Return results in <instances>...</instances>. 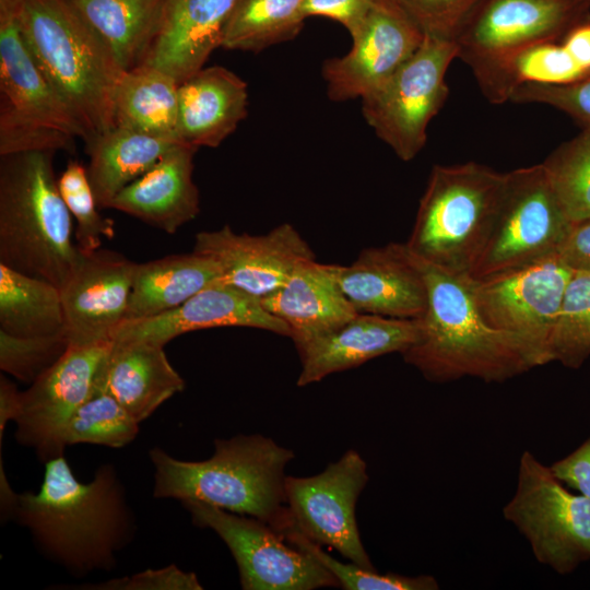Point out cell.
<instances>
[{
	"label": "cell",
	"mask_w": 590,
	"mask_h": 590,
	"mask_svg": "<svg viewBox=\"0 0 590 590\" xmlns=\"http://www.w3.org/2000/svg\"><path fill=\"white\" fill-rule=\"evenodd\" d=\"M45 463L37 493L19 494L14 517L49 559L75 575L110 570L135 533L125 488L111 464L80 482L63 455Z\"/></svg>",
	"instance_id": "cell-1"
},
{
	"label": "cell",
	"mask_w": 590,
	"mask_h": 590,
	"mask_svg": "<svg viewBox=\"0 0 590 590\" xmlns=\"http://www.w3.org/2000/svg\"><path fill=\"white\" fill-rule=\"evenodd\" d=\"M416 258L427 286V306L418 319L417 341L401 354L406 364L433 382L464 377L504 382L532 369L520 343L482 319L470 275Z\"/></svg>",
	"instance_id": "cell-2"
},
{
	"label": "cell",
	"mask_w": 590,
	"mask_h": 590,
	"mask_svg": "<svg viewBox=\"0 0 590 590\" xmlns=\"http://www.w3.org/2000/svg\"><path fill=\"white\" fill-rule=\"evenodd\" d=\"M294 452L255 434L214 440L213 455L184 461L160 447L150 450L153 496L199 500L274 526L286 512L285 468Z\"/></svg>",
	"instance_id": "cell-3"
},
{
	"label": "cell",
	"mask_w": 590,
	"mask_h": 590,
	"mask_svg": "<svg viewBox=\"0 0 590 590\" xmlns=\"http://www.w3.org/2000/svg\"><path fill=\"white\" fill-rule=\"evenodd\" d=\"M55 153L1 156L0 262L61 288L81 250L71 239V213L54 173Z\"/></svg>",
	"instance_id": "cell-4"
},
{
	"label": "cell",
	"mask_w": 590,
	"mask_h": 590,
	"mask_svg": "<svg viewBox=\"0 0 590 590\" xmlns=\"http://www.w3.org/2000/svg\"><path fill=\"white\" fill-rule=\"evenodd\" d=\"M19 25L36 64L79 118L87 140L115 127L114 94L123 70L73 5L23 0Z\"/></svg>",
	"instance_id": "cell-5"
},
{
	"label": "cell",
	"mask_w": 590,
	"mask_h": 590,
	"mask_svg": "<svg viewBox=\"0 0 590 590\" xmlns=\"http://www.w3.org/2000/svg\"><path fill=\"white\" fill-rule=\"evenodd\" d=\"M505 177L475 162L435 165L405 243L411 252L470 275L488 238Z\"/></svg>",
	"instance_id": "cell-6"
},
{
	"label": "cell",
	"mask_w": 590,
	"mask_h": 590,
	"mask_svg": "<svg viewBox=\"0 0 590 590\" xmlns=\"http://www.w3.org/2000/svg\"><path fill=\"white\" fill-rule=\"evenodd\" d=\"M20 8H0V156L75 152L88 134L33 59L20 30Z\"/></svg>",
	"instance_id": "cell-7"
},
{
	"label": "cell",
	"mask_w": 590,
	"mask_h": 590,
	"mask_svg": "<svg viewBox=\"0 0 590 590\" xmlns=\"http://www.w3.org/2000/svg\"><path fill=\"white\" fill-rule=\"evenodd\" d=\"M503 515L534 558L557 574L590 560V498L568 489L528 450L520 456L516 489Z\"/></svg>",
	"instance_id": "cell-8"
},
{
	"label": "cell",
	"mask_w": 590,
	"mask_h": 590,
	"mask_svg": "<svg viewBox=\"0 0 590 590\" xmlns=\"http://www.w3.org/2000/svg\"><path fill=\"white\" fill-rule=\"evenodd\" d=\"M573 225L542 163L507 172L488 238L470 276L479 280L556 256Z\"/></svg>",
	"instance_id": "cell-9"
},
{
	"label": "cell",
	"mask_w": 590,
	"mask_h": 590,
	"mask_svg": "<svg viewBox=\"0 0 590 590\" xmlns=\"http://www.w3.org/2000/svg\"><path fill=\"white\" fill-rule=\"evenodd\" d=\"M456 58L455 40L425 35L397 72L361 98L364 119L400 160L412 161L425 146L428 125L447 99L446 73Z\"/></svg>",
	"instance_id": "cell-10"
},
{
	"label": "cell",
	"mask_w": 590,
	"mask_h": 590,
	"mask_svg": "<svg viewBox=\"0 0 590 590\" xmlns=\"http://www.w3.org/2000/svg\"><path fill=\"white\" fill-rule=\"evenodd\" d=\"M574 271L557 256L473 280V296L491 328L515 338L532 368L552 362L551 340Z\"/></svg>",
	"instance_id": "cell-11"
},
{
	"label": "cell",
	"mask_w": 590,
	"mask_h": 590,
	"mask_svg": "<svg viewBox=\"0 0 590 590\" xmlns=\"http://www.w3.org/2000/svg\"><path fill=\"white\" fill-rule=\"evenodd\" d=\"M194 526L213 530L229 548L244 590H314L339 587L310 555L268 523L199 500H182Z\"/></svg>",
	"instance_id": "cell-12"
},
{
	"label": "cell",
	"mask_w": 590,
	"mask_h": 590,
	"mask_svg": "<svg viewBox=\"0 0 590 590\" xmlns=\"http://www.w3.org/2000/svg\"><path fill=\"white\" fill-rule=\"evenodd\" d=\"M569 0H481L455 42L458 58L482 90L517 52L536 43L559 40L574 25Z\"/></svg>",
	"instance_id": "cell-13"
},
{
	"label": "cell",
	"mask_w": 590,
	"mask_h": 590,
	"mask_svg": "<svg viewBox=\"0 0 590 590\" xmlns=\"http://www.w3.org/2000/svg\"><path fill=\"white\" fill-rule=\"evenodd\" d=\"M367 464L350 449L312 476H286L285 502L294 526L309 540L337 550L352 563L376 570L362 543L356 503L368 482Z\"/></svg>",
	"instance_id": "cell-14"
},
{
	"label": "cell",
	"mask_w": 590,
	"mask_h": 590,
	"mask_svg": "<svg viewBox=\"0 0 590 590\" xmlns=\"http://www.w3.org/2000/svg\"><path fill=\"white\" fill-rule=\"evenodd\" d=\"M352 47L321 69L333 102L362 98L397 72L420 48L425 34L397 0H374Z\"/></svg>",
	"instance_id": "cell-15"
},
{
	"label": "cell",
	"mask_w": 590,
	"mask_h": 590,
	"mask_svg": "<svg viewBox=\"0 0 590 590\" xmlns=\"http://www.w3.org/2000/svg\"><path fill=\"white\" fill-rule=\"evenodd\" d=\"M111 341L70 345L63 356L21 394L16 440L47 460L63 455L61 438L75 411L96 391Z\"/></svg>",
	"instance_id": "cell-16"
},
{
	"label": "cell",
	"mask_w": 590,
	"mask_h": 590,
	"mask_svg": "<svg viewBox=\"0 0 590 590\" xmlns=\"http://www.w3.org/2000/svg\"><path fill=\"white\" fill-rule=\"evenodd\" d=\"M193 250L213 258L221 282L262 299L280 288L295 268L315 255L291 224L264 235L235 233L228 225L196 235Z\"/></svg>",
	"instance_id": "cell-17"
},
{
	"label": "cell",
	"mask_w": 590,
	"mask_h": 590,
	"mask_svg": "<svg viewBox=\"0 0 590 590\" xmlns=\"http://www.w3.org/2000/svg\"><path fill=\"white\" fill-rule=\"evenodd\" d=\"M135 267L110 250L81 251L74 271L60 288L70 345L111 340L126 317Z\"/></svg>",
	"instance_id": "cell-18"
},
{
	"label": "cell",
	"mask_w": 590,
	"mask_h": 590,
	"mask_svg": "<svg viewBox=\"0 0 590 590\" xmlns=\"http://www.w3.org/2000/svg\"><path fill=\"white\" fill-rule=\"evenodd\" d=\"M332 266L356 312L397 319L423 317L427 286L418 260L405 243L367 248L351 264Z\"/></svg>",
	"instance_id": "cell-19"
},
{
	"label": "cell",
	"mask_w": 590,
	"mask_h": 590,
	"mask_svg": "<svg viewBox=\"0 0 590 590\" xmlns=\"http://www.w3.org/2000/svg\"><path fill=\"white\" fill-rule=\"evenodd\" d=\"M217 327L257 328L290 338L287 324L270 314L261 299L220 281L174 309L121 321L111 340H142L165 345L184 333Z\"/></svg>",
	"instance_id": "cell-20"
},
{
	"label": "cell",
	"mask_w": 590,
	"mask_h": 590,
	"mask_svg": "<svg viewBox=\"0 0 590 590\" xmlns=\"http://www.w3.org/2000/svg\"><path fill=\"white\" fill-rule=\"evenodd\" d=\"M420 337L418 319H397L357 312L349 321L298 350L297 386L318 382L389 354H402Z\"/></svg>",
	"instance_id": "cell-21"
},
{
	"label": "cell",
	"mask_w": 590,
	"mask_h": 590,
	"mask_svg": "<svg viewBox=\"0 0 590 590\" xmlns=\"http://www.w3.org/2000/svg\"><path fill=\"white\" fill-rule=\"evenodd\" d=\"M236 0H166L143 62L179 83L202 69L221 42Z\"/></svg>",
	"instance_id": "cell-22"
},
{
	"label": "cell",
	"mask_w": 590,
	"mask_h": 590,
	"mask_svg": "<svg viewBox=\"0 0 590 590\" xmlns=\"http://www.w3.org/2000/svg\"><path fill=\"white\" fill-rule=\"evenodd\" d=\"M184 388L164 345L142 340H113L96 381V391L111 396L138 423Z\"/></svg>",
	"instance_id": "cell-23"
},
{
	"label": "cell",
	"mask_w": 590,
	"mask_h": 590,
	"mask_svg": "<svg viewBox=\"0 0 590 590\" xmlns=\"http://www.w3.org/2000/svg\"><path fill=\"white\" fill-rule=\"evenodd\" d=\"M197 148L180 143L153 167L126 186L109 209L129 214L167 234L176 233L199 213V191L192 179Z\"/></svg>",
	"instance_id": "cell-24"
},
{
	"label": "cell",
	"mask_w": 590,
	"mask_h": 590,
	"mask_svg": "<svg viewBox=\"0 0 590 590\" xmlns=\"http://www.w3.org/2000/svg\"><path fill=\"white\" fill-rule=\"evenodd\" d=\"M261 303L287 324L297 351L357 314L343 295L333 266L316 259L299 263L286 282Z\"/></svg>",
	"instance_id": "cell-25"
},
{
	"label": "cell",
	"mask_w": 590,
	"mask_h": 590,
	"mask_svg": "<svg viewBox=\"0 0 590 590\" xmlns=\"http://www.w3.org/2000/svg\"><path fill=\"white\" fill-rule=\"evenodd\" d=\"M247 83L233 71L203 67L179 83L177 135L197 149L216 148L247 116Z\"/></svg>",
	"instance_id": "cell-26"
},
{
	"label": "cell",
	"mask_w": 590,
	"mask_h": 590,
	"mask_svg": "<svg viewBox=\"0 0 590 590\" xmlns=\"http://www.w3.org/2000/svg\"><path fill=\"white\" fill-rule=\"evenodd\" d=\"M84 143L88 156L87 176L97 205L109 209L126 186L184 142L115 126Z\"/></svg>",
	"instance_id": "cell-27"
},
{
	"label": "cell",
	"mask_w": 590,
	"mask_h": 590,
	"mask_svg": "<svg viewBox=\"0 0 590 590\" xmlns=\"http://www.w3.org/2000/svg\"><path fill=\"white\" fill-rule=\"evenodd\" d=\"M221 276L219 263L194 250L137 263L123 320L149 318L174 309L220 282Z\"/></svg>",
	"instance_id": "cell-28"
},
{
	"label": "cell",
	"mask_w": 590,
	"mask_h": 590,
	"mask_svg": "<svg viewBox=\"0 0 590 590\" xmlns=\"http://www.w3.org/2000/svg\"><path fill=\"white\" fill-rule=\"evenodd\" d=\"M106 45L121 70L143 62L166 0H68Z\"/></svg>",
	"instance_id": "cell-29"
},
{
	"label": "cell",
	"mask_w": 590,
	"mask_h": 590,
	"mask_svg": "<svg viewBox=\"0 0 590 590\" xmlns=\"http://www.w3.org/2000/svg\"><path fill=\"white\" fill-rule=\"evenodd\" d=\"M178 88L174 76L145 62L123 71L114 94L115 126L179 140Z\"/></svg>",
	"instance_id": "cell-30"
},
{
	"label": "cell",
	"mask_w": 590,
	"mask_h": 590,
	"mask_svg": "<svg viewBox=\"0 0 590 590\" xmlns=\"http://www.w3.org/2000/svg\"><path fill=\"white\" fill-rule=\"evenodd\" d=\"M0 330L15 337L66 332L60 288L0 262Z\"/></svg>",
	"instance_id": "cell-31"
},
{
	"label": "cell",
	"mask_w": 590,
	"mask_h": 590,
	"mask_svg": "<svg viewBox=\"0 0 590 590\" xmlns=\"http://www.w3.org/2000/svg\"><path fill=\"white\" fill-rule=\"evenodd\" d=\"M305 20L303 0H236L221 47L259 52L295 38Z\"/></svg>",
	"instance_id": "cell-32"
},
{
	"label": "cell",
	"mask_w": 590,
	"mask_h": 590,
	"mask_svg": "<svg viewBox=\"0 0 590 590\" xmlns=\"http://www.w3.org/2000/svg\"><path fill=\"white\" fill-rule=\"evenodd\" d=\"M542 165L568 220H590V129L560 144Z\"/></svg>",
	"instance_id": "cell-33"
},
{
	"label": "cell",
	"mask_w": 590,
	"mask_h": 590,
	"mask_svg": "<svg viewBox=\"0 0 590 590\" xmlns=\"http://www.w3.org/2000/svg\"><path fill=\"white\" fill-rule=\"evenodd\" d=\"M286 542L310 555L326 568L345 590H436L437 580L429 575L404 576L394 573L378 574L354 563L335 559L321 548V545L306 538L292 522L288 515L283 516L273 527Z\"/></svg>",
	"instance_id": "cell-34"
},
{
	"label": "cell",
	"mask_w": 590,
	"mask_h": 590,
	"mask_svg": "<svg viewBox=\"0 0 590 590\" xmlns=\"http://www.w3.org/2000/svg\"><path fill=\"white\" fill-rule=\"evenodd\" d=\"M139 424L111 396L96 391L71 416L61 441L64 448L78 444L121 448L135 439Z\"/></svg>",
	"instance_id": "cell-35"
},
{
	"label": "cell",
	"mask_w": 590,
	"mask_h": 590,
	"mask_svg": "<svg viewBox=\"0 0 590 590\" xmlns=\"http://www.w3.org/2000/svg\"><path fill=\"white\" fill-rule=\"evenodd\" d=\"M590 356V273L574 272L551 340L552 362L579 368Z\"/></svg>",
	"instance_id": "cell-36"
},
{
	"label": "cell",
	"mask_w": 590,
	"mask_h": 590,
	"mask_svg": "<svg viewBox=\"0 0 590 590\" xmlns=\"http://www.w3.org/2000/svg\"><path fill=\"white\" fill-rule=\"evenodd\" d=\"M58 186L71 216L75 220V241L81 251H95L99 249L104 238L111 239L115 236L114 221L97 211L98 205L86 167L78 161H69L58 178Z\"/></svg>",
	"instance_id": "cell-37"
},
{
	"label": "cell",
	"mask_w": 590,
	"mask_h": 590,
	"mask_svg": "<svg viewBox=\"0 0 590 590\" xmlns=\"http://www.w3.org/2000/svg\"><path fill=\"white\" fill-rule=\"evenodd\" d=\"M69 346L66 332L15 337L0 330V368L25 384H33L63 356Z\"/></svg>",
	"instance_id": "cell-38"
},
{
	"label": "cell",
	"mask_w": 590,
	"mask_h": 590,
	"mask_svg": "<svg viewBox=\"0 0 590 590\" xmlns=\"http://www.w3.org/2000/svg\"><path fill=\"white\" fill-rule=\"evenodd\" d=\"M510 102L551 106L568 115L581 129H590V73L562 85L522 84L515 90Z\"/></svg>",
	"instance_id": "cell-39"
},
{
	"label": "cell",
	"mask_w": 590,
	"mask_h": 590,
	"mask_svg": "<svg viewBox=\"0 0 590 590\" xmlns=\"http://www.w3.org/2000/svg\"><path fill=\"white\" fill-rule=\"evenodd\" d=\"M425 35L455 40L481 0H397Z\"/></svg>",
	"instance_id": "cell-40"
},
{
	"label": "cell",
	"mask_w": 590,
	"mask_h": 590,
	"mask_svg": "<svg viewBox=\"0 0 590 590\" xmlns=\"http://www.w3.org/2000/svg\"><path fill=\"white\" fill-rule=\"evenodd\" d=\"M82 589L99 590H201L197 575L184 571L175 565L160 569H146L130 577H122Z\"/></svg>",
	"instance_id": "cell-41"
},
{
	"label": "cell",
	"mask_w": 590,
	"mask_h": 590,
	"mask_svg": "<svg viewBox=\"0 0 590 590\" xmlns=\"http://www.w3.org/2000/svg\"><path fill=\"white\" fill-rule=\"evenodd\" d=\"M374 0H303V12L341 23L353 36L366 19Z\"/></svg>",
	"instance_id": "cell-42"
},
{
	"label": "cell",
	"mask_w": 590,
	"mask_h": 590,
	"mask_svg": "<svg viewBox=\"0 0 590 590\" xmlns=\"http://www.w3.org/2000/svg\"><path fill=\"white\" fill-rule=\"evenodd\" d=\"M550 469L566 486L590 498V436Z\"/></svg>",
	"instance_id": "cell-43"
},
{
	"label": "cell",
	"mask_w": 590,
	"mask_h": 590,
	"mask_svg": "<svg viewBox=\"0 0 590 590\" xmlns=\"http://www.w3.org/2000/svg\"><path fill=\"white\" fill-rule=\"evenodd\" d=\"M556 256L571 271L590 273V220L571 226Z\"/></svg>",
	"instance_id": "cell-44"
},
{
	"label": "cell",
	"mask_w": 590,
	"mask_h": 590,
	"mask_svg": "<svg viewBox=\"0 0 590 590\" xmlns=\"http://www.w3.org/2000/svg\"><path fill=\"white\" fill-rule=\"evenodd\" d=\"M559 42L576 62L590 73V22L575 23Z\"/></svg>",
	"instance_id": "cell-45"
},
{
	"label": "cell",
	"mask_w": 590,
	"mask_h": 590,
	"mask_svg": "<svg viewBox=\"0 0 590 590\" xmlns=\"http://www.w3.org/2000/svg\"><path fill=\"white\" fill-rule=\"evenodd\" d=\"M21 394L16 386L4 376L0 377V444L9 421H15L21 408Z\"/></svg>",
	"instance_id": "cell-46"
},
{
	"label": "cell",
	"mask_w": 590,
	"mask_h": 590,
	"mask_svg": "<svg viewBox=\"0 0 590 590\" xmlns=\"http://www.w3.org/2000/svg\"><path fill=\"white\" fill-rule=\"evenodd\" d=\"M569 1H573V2H576V3H581V2H587V1H590V0H569Z\"/></svg>",
	"instance_id": "cell-47"
}]
</instances>
